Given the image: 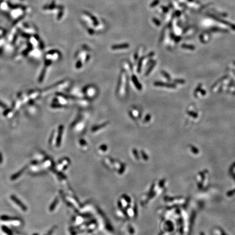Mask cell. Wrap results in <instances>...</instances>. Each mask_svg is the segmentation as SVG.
Here are the masks:
<instances>
[{
    "mask_svg": "<svg viewBox=\"0 0 235 235\" xmlns=\"http://www.w3.org/2000/svg\"><path fill=\"white\" fill-rule=\"evenodd\" d=\"M11 200L16 203L19 207H20L21 209H22L23 211L26 212V211H27V207L25 205L19 198H17L15 195H11Z\"/></svg>",
    "mask_w": 235,
    "mask_h": 235,
    "instance_id": "cell-3",
    "label": "cell"
},
{
    "mask_svg": "<svg viewBox=\"0 0 235 235\" xmlns=\"http://www.w3.org/2000/svg\"><path fill=\"white\" fill-rule=\"evenodd\" d=\"M26 166H25V167L22 168V169H21L20 170V171H19L18 172H17V173H16L15 174H14V175H12V176L11 177V180H15L16 179H17V178L19 177L23 173V172L25 171V169H26Z\"/></svg>",
    "mask_w": 235,
    "mask_h": 235,
    "instance_id": "cell-4",
    "label": "cell"
},
{
    "mask_svg": "<svg viewBox=\"0 0 235 235\" xmlns=\"http://www.w3.org/2000/svg\"><path fill=\"white\" fill-rule=\"evenodd\" d=\"M11 4L5 0L0 1V12L8 13L11 7Z\"/></svg>",
    "mask_w": 235,
    "mask_h": 235,
    "instance_id": "cell-2",
    "label": "cell"
},
{
    "mask_svg": "<svg viewBox=\"0 0 235 235\" xmlns=\"http://www.w3.org/2000/svg\"><path fill=\"white\" fill-rule=\"evenodd\" d=\"M108 124V123H103V124H101V125H97V126H95L96 127H94L93 128H92V130H93V131H96V130H97L100 128H102V127H105Z\"/></svg>",
    "mask_w": 235,
    "mask_h": 235,
    "instance_id": "cell-7",
    "label": "cell"
},
{
    "mask_svg": "<svg viewBox=\"0 0 235 235\" xmlns=\"http://www.w3.org/2000/svg\"><path fill=\"white\" fill-rule=\"evenodd\" d=\"M154 66V64H152V65H151V66L150 67V68L148 70V71H146V74H145V75H146V76H147V75H149V74L150 72L151 71V70H152V69H153Z\"/></svg>",
    "mask_w": 235,
    "mask_h": 235,
    "instance_id": "cell-10",
    "label": "cell"
},
{
    "mask_svg": "<svg viewBox=\"0 0 235 235\" xmlns=\"http://www.w3.org/2000/svg\"><path fill=\"white\" fill-rule=\"evenodd\" d=\"M132 81L133 82H134V85H136V88L138 89V90H141L142 89V85H140V84L139 83V82H138V80H137V77H136L135 76H132Z\"/></svg>",
    "mask_w": 235,
    "mask_h": 235,
    "instance_id": "cell-5",
    "label": "cell"
},
{
    "mask_svg": "<svg viewBox=\"0 0 235 235\" xmlns=\"http://www.w3.org/2000/svg\"><path fill=\"white\" fill-rule=\"evenodd\" d=\"M27 12V8L22 5H11L8 14L10 18L13 20H17L22 18L24 14Z\"/></svg>",
    "mask_w": 235,
    "mask_h": 235,
    "instance_id": "cell-1",
    "label": "cell"
},
{
    "mask_svg": "<svg viewBox=\"0 0 235 235\" xmlns=\"http://www.w3.org/2000/svg\"><path fill=\"white\" fill-rule=\"evenodd\" d=\"M21 1H23V0H21Z\"/></svg>",
    "mask_w": 235,
    "mask_h": 235,
    "instance_id": "cell-13",
    "label": "cell"
},
{
    "mask_svg": "<svg viewBox=\"0 0 235 235\" xmlns=\"http://www.w3.org/2000/svg\"><path fill=\"white\" fill-rule=\"evenodd\" d=\"M57 203H58V199L57 198L54 200V201L52 203L51 205L50 206V211H52L54 210V208H55L56 204Z\"/></svg>",
    "mask_w": 235,
    "mask_h": 235,
    "instance_id": "cell-8",
    "label": "cell"
},
{
    "mask_svg": "<svg viewBox=\"0 0 235 235\" xmlns=\"http://www.w3.org/2000/svg\"><path fill=\"white\" fill-rule=\"evenodd\" d=\"M127 48V45H120V46H119V45H117V46H113V49H114V50H117V49H121V48Z\"/></svg>",
    "mask_w": 235,
    "mask_h": 235,
    "instance_id": "cell-9",
    "label": "cell"
},
{
    "mask_svg": "<svg viewBox=\"0 0 235 235\" xmlns=\"http://www.w3.org/2000/svg\"><path fill=\"white\" fill-rule=\"evenodd\" d=\"M2 229L3 231L5 232V234H7L8 235H13V232L11 231V230L8 228V227L5 226V225L2 226Z\"/></svg>",
    "mask_w": 235,
    "mask_h": 235,
    "instance_id": "cell-6",
    "label": "cell"
},
{
    "mask_svg": "<svg viewBox=\"0 0 235 235\" xmlns=\"http://www.w3.org/2000/svg\"><path fill=\"white\" fill-rule=\"evenodd\" d=\"M33 235H39V234H33Z\"/></svg>",
    "mask_w": 235,
    "mask_h": 235,
    "instance_id": "cell-12",
    "label": "cell"
},
{
    "mask_svg": "<svg viewBox=\"0 0 235 235\" xmlns=\"http://www.w3.org/2000/svg\"><path fill=\"white\" fill-rule=\"evenodd\" d=\"M3 162V156L2 155L0 152V164H2Z\"/></svg>",
    "mask_w": 235,
    "mask_h": 235,
    "instance_id": "cell-11",
    "label": "cell"
}]
</instances>
